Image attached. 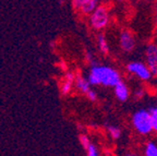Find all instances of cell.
Wrapping results in <instances>:
<instances>
[{
    "label": "cell",
    "instance_id": "cell-1",
    "mask_svg": "<svg viewBox=\"0 0 157 156\" xmlns=\"http://www.w3.org/2000/svg\"><path fill=\"white\" fill-rule=\"evenodd\" d=\"M87 82L91 86H104L113 88L118 83L121 82V73L119 70L108 64H95L88 71Z\"/></svg>",
    "mask_w": 157,
    "mask_h": 156
},
{
    "label": "cell",
    "instance_id": "cell-2",
    "mask_svg": "<svg viewBox=\"0 0 157 156\" xmlns=\"http://www.w3.org/2000/svg\"><path fill=\"white\" fill-rule=\"evenodd\" d=\"M131 126L139 135L147 137L153 133L152 120L147 109H137L131 115Z\"/></svg>",
    "mask_w": 157,
    "mask_h": 156
},
{
    "label": "cell",
    "instance_id": "cell-3",
    "mask_svg": "<svg viewBox=\"0 0 157 156\" xmlns=\"http://www.w3.org/2000/svg\"><path fill=\"white\" fill-rule=\"evenodd\" d=\"M110 22V14L109 10L106 6L101 5L97 9L88 17V23L90 26L97 32H101L108 26Z\"/></svg>",
    "mask_w": 157,
    "mask_h": 156
},
{
    "label": "cell",
    "instance_id": "cell-4",
    "mask_svg": "<svg viewBox=\"0 0 157 156\" xmlns=\"http://www.w3.org/2000/svg\"><path fill=\"white\" fill-rule=\"evenodd\" d=\"M125 70H127L128 73L136 78L137 80L144 81V82H147L153 78L150 69L147 68V66L143 61L133 60L128 62L127 66H125Z\"/></svg>",
    "mask_w": 157,
    "mask_h": 156
},
{
    "label": "cell",
    "instance_id": "cell-5",
    "mask_svg": "<svg viewBox=\"0 0 157 156\" xmlns=\"http://www.w3.org/2000/svg\"><path fill=\"white\" fill-rule=\"evenodd\" d=\"M118 45L119 48L124 54H131L136 46V39L132 32L129 29H121L118 36Z\"/></svg>",
    "mask_w": 157,
    "mask_h": 156
},
{
    "label": "cell",
    "instance_id": "cell-6",
    "mask_svg": "<svg viewBox=\"0 0 157 156\" xmlns=\"http://www.w3.org/2000/svg\"><path fill=\"white\" fill-rule=\"evenodd\" d=\"M144 62L153 76H157V45L154 43L146 45L144 49Z\"/></svg>",
    "mask_w": 157,
    "mask_h": 156
},
{
    "label": "cell",
    "instance_id": "cell-7",
    "mask_svg": "<svg viewBox=\"0 0 157 156\" xmlns=\"http://www.w3.org/2000/svg\"><path fill=\"white\" fill-rule=\"evenodd\" d=\"M99 6L101 2L97 0H73L72 1L73 9L86 17H90Z\"/></svg>",
    "mask_w": 157,
    "mask_h": 156
},
{
    "label": "cell",
    "instance_id": "cell-8",
    "mask_svg": "<svg viewBox=\"0 0 157 156\" xmlns=\"http://www.w3.org/2000/svg\"><path fill=\"white\" fill-rule=\"evenodd\" d=\"M115 97L117 98L119 102H127L131 96V91L130 88L128 85L124 81H121L113 88Z\"/></svg>",
    "mask_w": 157,
    "mask_h": 156
},
{
    "label": "cell",
    "instance_id": "cell-9",
    "mask_svg": "<svg viewBox=\"0 0 157 156\" xmlns=\"http://www.w3.org/2000/svg\"><path fill=\"white\" fill-rule=\"evenodd\" d=\"M74 80H75V76L72 72H67L64 74L61 83H60V93H61V95L67 96L71 93V91L74 88Z\"/></svg>",
    "mask_w": 157,
    "mask_h": 156
},
{
    "label": "cell",
    "instance_id": "cell-10",
    "mask_svg": "<svg viewBox=\"0 0 157 156\" xmlns=\"http://www.w3.org/2000/svg\"><path fill=\"white\" fill-rule=\"evenodd\" d=\"M74 88H75L80 93L84 94V95H86V94L92 90L91 85H90V83L87 82L86 78H84V76H81V74L75 76V80H74Z\"/></svg>",
    "mask_w": 157,
    "mask_h": 156
},
{
    "label": "cell",
    "instance_id": "cell-11",
    "mask_svg": "<svg viewBox=\"0 0 157 156\" xmlns=\"http://www.w3.org/2000/svg\"><path fill=\"white\" fill-rule=\"evenodd\" d=\"M143 156H157V141L148 140L144 143L142 149Z\"/></svg>",
    "mask_w": 157,
    "mask_h": 156
},
{
    "label": "cell",
    "instance_id": "cell-12",
    "mask_svg": "<svg viewBox=\"0 0 157 156\" xmlns=\"http://www.w3.org/2000/svg\"><path fill=\"white\" fill-rule=\"evenodd\" d=\"M96 41H97L98 49H99V51H101V54L105 55V56L109 54L110 48H109V44H108V41L105 35L99 33V34L97 35V37H96Z\"/></svg>",
    "mask_w": 157,
    "mask_h": 156
},
{
    "label": "cell",
    "instance_id": "cell-13",
    "mask_svg": "<svg viewBox=\"0 0 157 156\" xmlns=\"http://www.w3.org/2000/svg\"><path fill=\"white\" fill-rule=\"evenodd\" d=\"M107 133L113 140H119L122 135V130L120 127L111 124V126H107Z\"/></svg>",
    "mask_w": 157,
    "mask_h": 156
},
{
    "label": "cell",
    "instance_id": "cell-14",
    "mask_svg": "<svg viewBox=\"0 0 157 156\" xmlns=\"http://www.w3.org/2000/svg\"><path fill=\"white\" fill-rule=\"evenodd\" d=\"M148 112H150L151 120H152V128L153 132L157 133V107L156 106H152L148 108Z\"/></svg>",
    "mask_w": 157,
    "mask_h": 156
},
{
    "label": "cell",
    "instance_id": "cell-15",
    "mask_svg": "<svg viewBox=\"0 0 157 156\" xmlns=\"http://www.w3.org/2000/svg\"><path fill=\"white\" fill-rule=\"evenodd\" d=\"M85 156H101V151H99L97 145L92 142L87 149L85 150Z\"/></svg>",
    "mask_w": 157,
    "mask_h": 156
},
{
    "label": "cell",
    "instance_id": "cell-16",
    "mask_svg": "<svg viewBox=\"0 0 157 156\" xmlns=\"http://www.w3.org/2000/svg\"><path fill=\"white\" fill-rule=\"evenodd\" d=\"M145 94H146V92H145V90L142 86L135 88L134 90H133V92L131 93V95H132V97L134 98L135 100H141L145 96Z\"/></svg>",
    "mask_w": 157,
    "mask_h": 156
},
{
    "label": "cell",
    "instance_id": "cell-17",
    "mask_svg": "<svg viewBox=\"0 0 157 156\" xmlns=\"http://www.w3.org/2000/svg\"><path fill=\"white\" fill-rule=\"evenodd\" d=\"M78 142L81 144V146L83 147L84 150H86L88 147V145L92 143V141L90 140V137L85 133H81L78 135Z\"/></svg>",
    "mask_w": 157,
    "mask_h": 156
},
{
    "label": "cell",
    "instance_id": "cell-18",
    "mask_svg": "<svg viewBox=\"0 0 157 156\" xmlns=\"http://www.w3.org/2000/svg\"><path fill=\"white\" fill-rule=\"evenodd\" d=\"M86 97H87V99L88 100H91V102H96V100L98 99V94H97V92L96 91H94V90H91L90 92L86 94Z\"/></svg>",
    "mask_w": 157,
    "mask_h": 156
},
{
    "label": "cell",
    "instance_id": "cell-19",
    "mask_svg": "<svg viewBox=\"0 0 157 156\" xmlns=\"http://www.w3.org/2000/svg\"><path fill=\"white\" fill-rule=\"evenodd\" d=\"M123 156H141L139 153H136V152L134 151H128L125 152L124 154H123Z\"/></svg>",
    "mask_w": 157,
    "mask_h": 156
},
{
    "label": "cell",
    "instance_id": "cell-20",
    "mask_svg": "<svg viewBox=\"0 0 157 156\" xmlns=\"http://www.w3.org/2000/svg\"><path fill=\"white\" fill-rule=\"evenodd\" d=\"M155 24H156V27H157V14H156V20H155Z\"/></svg>",
    "mask_w": 157,
    "mask_h": 156
},
{
    "label": "cell",
    "instance_id": "cell-21",
    "mask_svg": "<svg viewBox=\"0 0 157 156\" xmlns=\"http://www.w3.org/2000/svg\"><path fill=\"white\" fill-rule=\"evenodd\" d=\"M155 9H156V11H157V2H155Z\"/></svg>",
    "mask_w": 157,
    "mask_h": 156
},
{
    "label": "cell",
    "instance_id": "cell-22",
    "mask_svg": "<svg viewBox=\"0 0 157 156\" xmlns=\"http://www.w3.org/2000/svg\"><path fill=\"white\" fill-rule=\"evenodd\" d=\"M156 107H157V100H156Z\"/></svg>",
    "mask_w": 157,
    "mask_h": 156
}]
</instances>
